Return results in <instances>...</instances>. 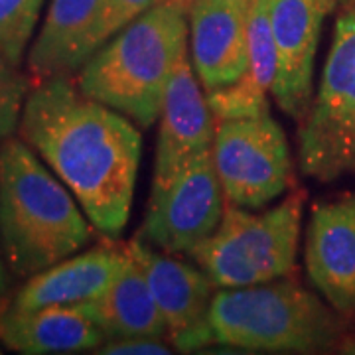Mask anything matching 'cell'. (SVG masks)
Masks as SVG:
<instances>
[{
  "instance_id": "obj_1",
  "label": "cell",
  "mask_w": 355,
  "mask_h": 355,
  "mask_svg": "<svg viewBox=\"0 0 355 355\" xmlns=\"http://www.w3.org/2000/svg\"><path fill=\"white\" fill-rule=\"evenodd\" d=\"M18 135L73 193L107 239L127 227L139 176V127L81 93L71 76L34 83Z\"/></svg>"
},
{
  "instance_id": "obj_2",
  "label": "cell",
  "mask_w": 355,
  "mask_h": 355,
  "mask_svg": "<svg viewBox=\"0 0 355 355\" xmlns=\"http://www.w3.org/2000/svg\"><path fill=\"white\" fill-rule=\"evenodd\" d=\"M191 0H162L95 51L76 76L81 93L139 128L160 119L166 87L188 53Z\"/></svg>"
},
{
  "instance_id": "obj_3",
  "label": "cell",
  "mask_w": 355,
  "mask_h": 355,
  "mask_svg": "<svg viewBox=\"0 0 355 355\" xmlns=\"http://www.w3.org/2000/svg\"><path fill=\"white\" fill-rule=\"evenodd\" d=\"M69 188L24 140L0 142V247L10 272L30 279L93 239Z\"/></svg>"
},
{
  "instance_id": "obj_4",
  "label": "cell",
  "mask_w": 355,
  "mask_h": 355,
  "mask_svg": "<svg viewBox=\"0 0 355 355\" xmlns=\"http://www.w3.org/2000/svg\"><path fill=\"white\" fill-rule=\"evenodd\" d=\"M342 334L340 318L296 280L221 288L207 312L209 345L243 352L318 354Z\"/></svg>"
},
{
  "instance_id": "obj_5",
  "label": "cell",
  "mask_w": 355,
  "mask_h": 355,
  "mask_svg": "<svg viewBox=\"0 0 355 355\" xmlns=\"http://www.w3.org/2000/svg\"><path fill=\"white\" fill-rule=\"evenodd\" d=\"M304 202L302 190L263 214H249L247 207L227 202L216 233L190 257L219 288L282 279L296 266Z\"/></svg>"
},
{
  "instance_id": "obj_6",
  "label": "cell",
  "mask_w": 355,
  "mask_h": 355,
  "mask_svg": "<svg viewBox=\"0 0 355 355\" xmlns=\"http://www.w3.org/2000/svg\"><path fill=\"white\" fill-rule=\"evenodd\" d=\"M298 166L318 182L355 174V0L336 20L316 99L300 121Z\"/></svg>"
},
{
  "instance_id": "obj_7",
  "label": "cell",
  "mask_w": 355,
  "mask_h": 355,
  "mask_svg": "<svg viewBox=\"0 0 355 355\" xmlns=\"http://www.w3.org/2000/svg\"><path fill=\"white\" fill-rule=\"evenodd\" d=\"M214 162L229 203L259 209L294 184L286 135L270 113L216 123Z\"/></svg>"
},
{
  "instance_id": "obj_8",
  "label": "cell",
  "mask_w": 355,
  "mask_h": 355,
  "mask_svg": "<svg viewBox=\"0 0 355 355\" xmlns=\"http://www.w3.org/2000/svg\"><path fill=\"white\" fill-rule=\"evenodd\" d=\"M227 198L211 150L196 156L162 190L150 191L139 239L164 253L190 254L219 227Z\"/></svg>"
},
{
  "instance_id": "obj_9",
  "label": "cell",
  "mask_w": 355,
  "mask_h": 355,
  "mask_svg": "<svg viewBox=\"0 0 355 355\" xmlns=\"http://www.w3.org/2000/svg\"><path fill=\"white\" fill-rule=\"evenodd\" d=\"M338 4L340 0H268L277 48V77L270 95L298 123L314 101V60L322 24Z\"/></svg>"
},
{
  "instance_id": "obj_10",
  "label": "cell",
  "mask_w": 355,
  "mask_h": 355,
  "mask_svg": "<svg viewBox=\"0 0 355 355\" xmlns=\"http://www.w3.org/2000/svg\"><path fill=\"white\" fill-rule=\"evenodd\" d=\"M127 249L142 268L168 324V340L182 352L207 347V312L214 298L211 279L202 268H193L168 254L154 253L153 245L142 239L130 241Z\"/></svg>"
},
{
  "instance_id": "obj_11",
  "label": "cell",
  "mask_w": 355,
  "mask_h": 355,
  "mask_svg": "<svg viewBox=\"0 0 355 355\" xmlns=\"http://www.w3.org/2000/svg\"><path fill=\"white\" fill-rule=\"evenodd\" d=\"M216 116L193 71L190 51L178 62L166 87L160 111V135L154 160L153 191L164 188L196 156L211 150Z\"/></svg>"
},
{
  "instance_id": "obj_12",
  "label": "cell",
  "mask_w": 355,
  "mask_h": 355,
  "mask_svg": "<svg viewBox=\"0 0 355 355\" xmlns=\"http://www.w3.org/2000/svg\"><path fill=\"white\" fill-rule=\"evenodd\" d=\"M249 0H191L190 60L205 93L249 69Z\"/></svg>"
},
{
  "instance_id": "obj_13",
  "label": "cell",
  "mask_w": 355,
  "mask_h": 355,
  "mask_svg": "<svg viewBox=\"0 0 355 355\" xmlns=\"http://www.w3.org/2000/svg\"><path fill=\"white\" fill-rule=\"evenodd\" d=\"M304 263L328 304L342 316L355 314V196L314 205Z\"/></svg>"
},
{
  "instance_id": "obj_14",
  "label": "cell",
  "mask_w": 355,
  "mask_h": 355,
  "mask_svg": "<svg viewBox=\"0 0 355 355\" xmlns=\"http://www.w3.org/2000/svg\"><path fill=\"white\" fill-rule=\"evenodd\" d=\"M105 0H51L38 38L28 51L32 85L51 77L76 76L101 48Z\"/></svg>"
},
{
  "instance_id": "obj_15",
  "label": "cell",
  "mask_w": 355,
  "mask_h": 355,
  "mask_svg": "<svg viewBox=\"0 0 355 355\" xmlns=\"http://www.w3.org/2000/svg\"><path fill=\"white\" fill-rule=\"evenodd\" d=\"M128 251L113 243L97 245L85 253L71 254L30 277L8 300L6 308L30 312L48 306H77L89 302L107 291L121 275Z\"/></svg>"
},
{
  "instance_id": "obj_16",
  "label": "cell",
  "mask_w": 355,
  "mask_h": 355,
  "mask_svg": "<svg viewBox=\"0 0 355 355\" xmlns=\"http://www.w3.org/2000/svg\"><path fill=\"white\" fill-rule=\"evenodd\" d=\"M109 336L76 306H48L30 312H0V342L28 355L95 352Z\"/></svg>"
},
{
  "instance_id": "obj_17",
  "label": "cell",
  "mask_w": 355,
  "mask_h": 355,
  "mask_svg": "<svg viewBox=\"0 0 355 355\" xmlns=\"http://www.w3.org/2000/svg\"><path fill=\"white\" fill-rule=\"evenodd\" d=\"M76 308L87 314L109 340L170 338L168 324L148 288L146 277L130 253L113 284L101 296Z\"/></svg>"
},
{
  "instance_id": "obj_18",
  "label": "cell",
  "mask_w": 355,
  "mask_h": 355,
  "mask_svg": "<svg viewBox=\"0 0 355 355\" xmlns=\"http://www.w3.org/2000/svg\"><path fill=\"white\" fill-rule=\"evenodd\" d=\"M277 77V48L268 14V0H253L249 10V69L227 87L207 93L217 121L268 113L266 93Z\"/></svg>"
},
{
  "instance_id": "obj_19",
  "label": "cell",
  "mask_w": 355,
  "mask_h": 355,
  "mask_svg": "<svg viewBox=\"0 0 355 355\" xmlns=\"http://www.w3.org/2000/svg\"><path fill=\"white\" fill-rule=\"evenodd\" d=\"M44 0H0V55L22 64Z\"/></svg>"
},
{
  "instance_id": "obj_20",
  "label": "cell",
  "mask_w": 355,
  "mask_h": 355,
  "mask_svg": "<svg viewBox=\"0 0 355 355\" xmlns=\"http://www.w3.org/2000/svg\"><path fill=\"white\" fill-rule=\"evenodd\" d=\"M30 77L20 71V65H14L0 55V142L14 137L20 127L24 103L30 93Z\"/></svg>"
},
{
  "instance_id": "obj_21",
  "label": "cell",
  "mask_w": 355,
  "mask_h": 355,
  "mask_svg": "<svg viewBox=\"0 0 355 355\" xmlns=\"http://www.w3.org/2000/svg\"><path fill=\"white\" fill-rule=\"evenodd\" d=\"M162 0H105V16L101 28V46L130 24L140 14L156 6Z\"/></svg>"
},
{
  "instance_id": "obj_22",
  "label": "cell",
  "mask_w": 355,
  "mask_h": 355,
  "mask_svg": "<svg viewBox=\"0 0 355 355\" xmlns=\"http://www.w3.org/2000/svg\"><path fill=\"white\" fill-rule=\"evenodd\" d=\"M172 352V345L164 338H119L107 340L95 349V354L105 355H168Z\"/></svg>"
},
{
  "instance_id": "obj_23",
  "label": "cell",
  "mask_w": 355,
  "mask_h": 355,
  "mask_svg": "<svg viewBox=\"0 0 355 355\" xmlns=\"http://www.w3.org/2000/svg\"><path fill=\"white\" fill-rule=\"evenodd\" d=\"M8 265L0 247V312L8 304V288H10V277H8Z\"/></svg>"
},
{
  "instance_id": "obj_24",
  "label": "cell",
  "mask_w": 355,
  "mask_h": 355,
  "mask_svg": "<svg viewBox=\"0 0 355 355\" xmlns=\"http://www.w3.org/2000/svg\"><path fill=\"white\" fill-rule=\"evenodd\" d=\"M249 2H253V0H249Z\"/></svg>"
}]
</instances>
